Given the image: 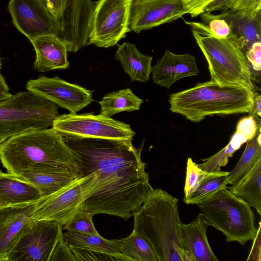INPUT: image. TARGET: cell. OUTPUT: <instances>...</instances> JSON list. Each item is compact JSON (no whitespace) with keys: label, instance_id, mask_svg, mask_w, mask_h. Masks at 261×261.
I'll return each mask as SVG.
<instances>
[{"label":"cell","instance_id":"1","mask_svg":"<svg viewBox=\"0 0 261 261\" xmlns=\"http://www.w3.org/2000/svg\"><path fill=\"white\" fill-rule=\"evenodd\" d=\"M81 177L94 173V188L82 208L128 220L153 190L138 148L131 139H111L62 135Z\"/></svg>","mask_w":261,"mask_h":261},{"label":"cell","instance_id":"2","mask_svg":"<svg viewBox=\"0 0 261 261\" xmlns=\"http://www.w3.org/2000/svg\"><path fill=\"white\" fill-rule=\"evenodd\" d=\"M0 160L16 176L30 168L48 166L81 177L72 152L53 128L27 130L7 139L0 144Z\"/></svg>","mask_w":261,"mask_h":261},{"label":"cell","instance_id":"3","mask_svg":"<svg viewBox=\"0 0 261 261\" xmlns=\"http://www.w3.org/2000/svg\"><path fill=\"white\" fill-rule=\"evenodd\" d=\"M178 202L167 191L153 189L133 215L134 229L148 239L159 261H185Z\"/></svg>","mask_w":261,"mask_h":261},{"label":"cell","instance_id":"4","mask_svg":"<svg viewBox=\"0 0 261 261\" xmlns=\"http://www.w3.org/2000/svg\"><path fill=\"white\" fill-rule=\"evenodd\" d=\"M254 92L246 87L221 85L210 80L170 94V110L194 122L213 115L249 113Z\"/></svg>","mask_w":261,"mask_h":261},{"label":"cell","instance_id":"5","mask_svg":"<svg viewBox=\"0 0 261 261\" xmlns=\"http://www.w3.org/2000/svg\"><path fill=\"white\" fill-rule=\"evenodd\" d=\"M209 226L222 232L227 242L244 245L255 238L258 227L251 205L227 188L197 204Z\"/></svg>","mask_w":261,"mask_h":261},{"label":"cell","instance_id":"6","mask_svg":"<svg viewBox=\"0 0 261 261\" xmlns=\"http://www.w3.org/2000/svg\"><path fill=\"white\" fill-rule=\"evenodd\" d=\"M193 35L208 63L211 80L221 85H233L253 90L250 65L243 50L229 38H217L196 30Z\"/></svg>","mask_w":261,"mask_h":261},{"label":"cell","instance_id":"7","mask_svg":"<svg viewBox=\"0 0 261 261\" xmlns=\"http://www.w3.org/2000/svg\"><path fill=\"white\" fill-rule=\"evenodd\" d=\"M59 115L57 106L29 92L0 101V144L17 134L47 128Z\"/></svg>","mask_w":261,"mask_h":261},{"label":"cell","instance_id":"8","mask_svg":"<svg viewBox=\"0 0 261 261\" xmlns=\"http://www.w3.org/2000/svg\"><path fill=\"white\" fill-rule=\"evenodd\" d=\"M133 0H98L94 2L88 44L114 46L130 32L129 19Z\"/></svg>","mask_w":261,"mask_h":261},{"label":"cell","instance_id":"9","mask_svg":"<svg viewBox=\"0 0 261 261\" xmlns=\"http://www.w3.org/2000/svg\"><path fill=\"white\" fill-rule=\"evenodd\" d=\"M62 230L63 226L57 222L31 219L23 227L7 260L49 261Z\"/></svg>","mask_w":261,"mask_h":261},{"label":"cell","instance_id":"10","mask_svg":"<svg viewBox=\"0 0 261 261\" xmlns=\"http://www.w3.org/2000/svg\"><path fill=\"white\" fill-rule=\"evenodd\" d=\"M62 135L81 137L133 139L136 133L129 124L102 114H67L58 115L51 124Z\"/></svg>","mask_w":261,"mask_h":261},{"label":"cell","instance_id":"11","mask_svg":"<svg viewBox=\"0 0 261 261\" xmlns=\"http://www.w3.org/2000/svg\"><path fill=\"white\" fill-rule=\"evenodd\" d=\"M94 173L81 177L69 186L36 204L32 219L57 222L62 226L82 210V204L95 184Z\"/></svg>","mask_w":261,"mask_h":261},{"label":"cell","instance_id":"12","mask_svg":"<svg viewBox=\"0 0 261 261\" xmlns=\"http://www.w3.org/2000/svg\"><path fill=\"white\" fill-rule=\"evenodd\" d=\"M8 10L15 28L30 41L35 38L62 32L60 19L48 12L41 0H9Z\"/></svg>","mask_w":261,"mask_h":261},{"label":"cell","instance_id":"13","mask_svg":"<svg viewBox=\"0 0 261 261\" xmlns=\"http://www.w3.org/2000/svg\"><path fill=\"white\" fill-rule=\"evenodd\" d=\"M26 89L33 95L48 100L56 106L76 114L93 101L94 91L68 83L56 76L50 78L42 75L30 80Z\"/></svg>","mask_w":261,"mask_h":261},{"label":"cell","instance_id":"14","mask_svg":"<svg viewBox=\"0 0 261 261\" xmlns=\"http://www.w3.org/2000/svg\"><path fill=\"white\" fill-rule=\"evenodd\" d=\"M186 14L182 0H133L129 27L139 33L171 22Z\"/></svg>","mask_w":261,"mask_h":261},{"label":"cell","instance_id":"15","mask_svg":"<svg viewBox=\"0 0 261 261\" xmlns=\"http://www.w3.org/2000/svg\"><path fill=\"white\" fill-rule=\"evenodd\" d=\"M199 72L195 56L177 55L167 49L151 70L153 82L167 89L176 81L197 75Z\"/></svg>","mask_w":261,"mask_h":261},{"label":"cell","instance_id":"16","mask_svg":"<svg viewBox=\"0 0 261 261\" xmlns=\"http://www.w3.org/2000/svg\"><path fill=\"white\" fill-rule=\"evenodd\" d=\"M209 226L206 218L199 213L189 224L179 225L180 244L185 261H219L210 247L206 230Z\"/></svg>","mask_w":261,"mask_h":261},{"label":"cell","instance_id":"17","mask_svg":"<svg viewBox=\"0 0 261 261\" xmlns=\"http://www.w3.org/2000/svg\"><path fill=\"white\" fill-rule=\"evenodd\" d=\"M210 14L227 22L230 28L227 37L237 43L245 54L253 43L260 41V10Z\"/></svg>","mask_w":261,"mask_h":261},{"label":"cell","instance_id":"18","mask_svg":"<svg viewBox=\"0 0 261 261\" xmlns=\"http://www.w3.org/2000/svg\"><path fill=\"white\" fill-rule=\"evenodd\" d=\"M260 127V119L256 116L243 117L238 121L236 130L227 145L219 152L206 159H201L202 163L197 164L203 171L216 172L225 166L229 158L233 156L244 143L252 139Z\"/></svg>","mask_w":261,"mask_h":261},{"label":"cell","instance_id":"19","mask_svg":"<svg viewBox=\"0 0 261 261\" xmlns=\"http://www.w3.org/2000/svg\"><path fill=\"white\" fill-rule=\"evenodd\" d=\"M37 203L0 208V261L7 260L23 227L32 219Z\"/></svg>","mask_w":261,"mask_h":261},{"label":"cell","instance_id":"20","mask_svg":"<svg viewBox=\"0 0 261 261\" xmlns=\"http://www.w3.org/2000/svg\"><path fill=\"white\" fill-rule=\"evenodd\" d=\"M30 41L36 53L35 69L39 72H46L69 67L67 47L60 37L54 35H45Z\"/></svg>","mask_w":261,"mask_h":261},{"label":"cell","instance_id":"21","mask_svg":"<svg viewBox=\"0 0 261 261\" xmlns=\"http://www.w3.org/2000/svg\"><path fill=\"white\" fill-rule=\"evenodd\" d=\"M17 176L34 185L42 199L61 191L80 177L71 172L48 166L30 168Z\"/></svg>","mask_w":261,"mask_h":261},{"label":"cell","instance_id":"22","mask_svg":"<svg viewBox=\"0 0 261 261\" xmlns=\"http://www.w3.org/2000/svg\"><path fill=\"white\" fill-rule=\"evenodd\" d=\"M42 199L34 185L9 172L0 171V208L37 203Z\"/></svg>","mask_w":261,"mask_h":261},{"label":"cell","instance_id":"23","mask_svg":"<svg viewBox=\"0 0 261 261\" xmlns=\"http://www.w3.org/2000/svg\"><path fill=\"white\" fill-rule=\"evenodd\" d=\"M115 57L132 81L146 82L149 80L152 57L142 54L135 44L124 42L119 45Z\"/></svg>","mask_w":261,"mask_h":261},{"label":"cell","instance_id":"24","mask_svg":"<svg viewBox=\"0 0 261 261\" xmlns=\"http://www.w3.org/2000/svg\"><path fill=\"white\" fill-rule=\"evenodd\" d=\"M261 158L241 179L227 187L236 196L247 201L261 215Z\"/></svg>","mask_w":261,"mask_h":261},{"label":"cell","instance_id":"25","mask_svg":"<svg viewBox=\"0 0 261 261\" xmlns=\"http://www.w3.org/2000/svg\"><path fill=\"white\" fill-rule=\"evenodd\" d=\"M63 235L69 244L113 255L120 257L122 260L130 261L120 252L118 240H108L99 234H90L67 231Z\"/></svg>","mask_w":261,"mask_h":261},{"label":"cell","instance_id":"26","mask_svg":"<svg viewBox=\"0 0 261 261\" xmlns=\"http://www.w3.org/2000/svg\"><path fill=\"white\" fill-rule=\"evenodd\" d=\"M143 100L127 88L106 94L99 101L101 114L111 117L122 112L139 110Z\"/></svg>","mask_w":261,"mask_h":261},{"label":"cell","instance_id":"27","mask_svg":"<svg viewBox=\"0 0 261 261\" xmlns=\"http://www.w3.org/2000/svg\"><path fill=\"white\" fill-rule=\"evenodd\" d=\"M228 173V171L221 170L216 172L204 171L196 188L188 198L184 200V202L187 204L197 205L220 191L227 188Z\"/></svg>","mask_w":261,"mask_h":261},{"label":"cell","instance_id":"28","mask_svg":"<svg viewBox=\"0 0 261 261\" xmlns=\"http://www.w3.org/2000/svg\"><path fill=\"white\" fill-rule=\"evenodd\" d=\"M118 241L120 252L130 261H159L150 242L137 231Z\"/></svg>","mask_w":261,"mask_h":261},{"label":"cell","instance_id":"29","mask_svg":"<svg viewBox=\"0 0 261 261\" xmlns=\"http://www.w3.org/2000/svg\"><path fill=\"white\" fill-rule=\"evenodd\" d=\"M245 149L234 167L229 172L228 184L233 185L244 176L261 158L260 127L255 136L246 142Z\"/></svg>","mask_w":261,"mask_h":261},{"label":"cell","instance_id":"30","mask_svg":"<svg viewBox=\"0 0 261 261\" xmlns=\"http://www.w3.org/2000/svg\"><path fill=\"white\" fill-rule=\"evenodd\" d=\"M94 215L84 210H81L63 225V229L90 234H99L93 222Z\"/></svg>","mask_w":261,"mask_h":261},{"label":"cell","instance_id":"31","mask_svg":"<svg viewBox=\"0 0 261 261\" xmlns=\"http://www.w3.org/2000/svg\"><path fill=\"white\" fill-rule=\"evenodd\" d=\"M204 171L202 170L191 158L187 162L184 200L188 198L196 188Z\"/></svg>","mask_w":261,"mask_h":261},{"label":"cell","instance_id":"32","mask_svg":"<svg viewBox=\"0 0 261 261\" xmlns=\"http://www.w3.org/2000/svg\"><path fill=\"white\" fill-rule=\"evenodd\" d=\"M69 248L76 261L82 260H122L116 256L88 249L69 244Z\"/></svg>","mask_w":261,"mask_h":261},{"label":"cell","instance_id":"33","mask_svg":"<svg viewBox=\"0 0 261 261\" xmlns=\"http://www.w3.org/2000/svg\"><path fill=\"white\" fill-rule=\"evenodd\" d=\"M63 260L76 261V259L69 248L68 243L62 235L57 242L49 261Z\"/></svg>","mask_w":261,"mask_h":261},{"label":"cell","instance_id":"34","mask_svg":"<svg viewBox=\"0 0 261 261\" xmlns=\"http://www.w3.org/2000/svg\"><path fill=\"white\" fill-rule=\"evenodd\" d=\"M246 58L250 66L256 71L261 69V43L257 41L253 43L246 51Z\"/></svg>","mask_w":261,"mask_h":261},{"label":"cell","instance_id":"35","mask_svg":"<svg viewBox=\"0 0 261 261\" xmlns=\"http://www.w3.org/2000/svg\"><path fill=\"white\" fill-rule=\"evenodd\" d=\"M214 0H182L187 11L193 18L203 13L204 8Z\"/></svg>","mask_w":261,"mask_h":261},{"label":"cell","instance_id":"36","mask_svg":"<svg viewBox=\"0 0 261 261\" xmlns=\"http://www.w3.org/2000/svg\"><path fill=\"white\" fill-rule=\"evenodd\" d=\"M255 10H261V0H236L226 11L235 12Z\"/></svg>","mask_w":261,"mask_h":261},{"label":"cell","instance_id":"37","mask_svg":"<svg viewBox=\"0 0 261 261\" xmlns=\"http://www.w3.org/2000/svg\"><path fill=\"white\" fill-rule=\"evenodd\" d=\"M54 17L61 19L66 7V0H41Z\"/></svg>","mask_w":261,"mask_h":261},{"label":"cell","instance_id":"38","mask_svg":"<svg viewBox=\"0 0 261 261\" xmlns=\"http://www.w3.org/2000/svg\"><path fill=\"white\" fill-rule=\"evenodd\" d=\"M236 1V0H214L204 8L203 13H211L217 10L225 12Z\"/></svg>","mask_w":261,"mask_h":261},{"label":"cell","instance_id":"39","mask_svg":"<svg viewBox=\"0 0 261 261\" xmlns=\"http://www.w3.org/2000/svg\"><path fill=\"white\" fill-rule=\"evenodd\" d=\"M253 244L250 255L247 260H260V222H259V226L257 233L253 240Z\"/></svg>","mask_w":261,"mask_h":261},{"label":"cell","instance_id":"40","mask_svg":"<svg viewBox=\"0 0 261 261\" xmlns=\"http://www.w3.org/2000/svg\"><path fill=\"white\" fill-rule=\"evenodd\" d=\"M250 115L261 116V96L256 92H254L253 101Z\"/></svg>","mask_w":261,"mask_h":261},{"label":"cell","instance_id":"41","mask_svg":"<svg viewBox=\"0 0 261 261\" xmlns=\"http://www.w3.org/2000/svg\"><path fill=\"white\" fill-rule=\"evenodd\" d=\"M12 94L9 92L7 83L0 72V101L10 97Z\"/></svg>","mask_w":261,"mask_h":261},{"label":"cell","instance_id":"42","mask_svg":"<svg viewBox=\"0 0 261 261\" xmlns=\"http://www.w3.org/2000/svg\"><path fill=\"white\" fill-rule=\"evenodd\" d=\"M1 59H0V70H1Z\"/></svg>","mask_w":261,"mask_h":261}]
</instances>
